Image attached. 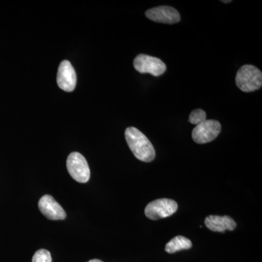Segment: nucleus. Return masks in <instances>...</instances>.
I'll use <instances>...</instances> for the list:
<instances>
[{"instance_id":"f257e3e1","label":"nucleus","mask_w":262,"mask_h":262,"mask_svg":"<svg viewBox=\"0 0 262 262\" xmlns=\"http://www.w3.org/2000/svg\"><path fill=\"white\" fill-rule=\"evenodd\" d=\"M125 139L129 148L138 160L150 163L155 158V150L151 141L142 132L134 127H127Z\"/></svg>"},{"instance_id":"f03ea898","label":"nucleus","mask_w":262,"mask_h":262,"mask_svg":"<svg viewBox=\"0 0 262 262\" xmlns=\"http://www.w3.org/2000/svg\"><path fill=\"white\" fill-rule=\"evenodd\" d=\"M236 84L241 91L249 93L257 91L262 85L261 71L253 65H244L237 71Z\"/></svg>"},{"instance_id":"7ed1b4c3","label":"nucleus","mask_w":262,"mask_h":262,"mask_svg":"<svg viewBox=\"0 0 262 262\" xmlns=\"http://www.w3.org/2000/svg\"><path fill=\"white\" fill-rule=\"evenodd\" d=\"M67 167L69 173L76 182H89L91 177V170L83 155L79 152L71 153L67 158Z\"/></svg>"},{"instance_id":"20e7f679","label":"nucleus","mask_w":262,"mask_h":262,"mask_svg":"<svg viewBox=\"0 0 262 262\" xmlns=\"http://www.w3.org/2000/svg\"><path fill=\"white\" fill-rule=\"evenodd\" d=\"M178 209V204L173 200L162 198L151 202L145 208V215L151 220H158L170 216Z\"/></svg>"},{"instance_id":"39448f33","label":"nucleus","mask_w":262,"mask_h":262,"mask_svg":"<svg viewBox=\"0 0 262 262\" xmlns=\"http://www.w3.org/2000/svg\"><path fill=\"white\" fill-rule=\"evenodd\" d=\"M135 70L141 74H150L155 77L163 75L167 70L166 65L160 58L139 54L134 61Z\"/></svg>"},{"instance_id":"423d86ee","label":"nucleus","mask_w":262,"mask_h":262,"mask_svg":"<svg viewBox=\"0 0 262 262\" xmlns=\"http://www.w3.org/2000/svg\"><path fill=\"white\" fill-rule=\"evenodd\" d=\"M222 126L220 122L214 120H206L196 125L192 130V139L198 144H206L216 139L220 135Z\"/></svg>"},{"instance_id":"0eeeda50","label":"nucleus","mask_w":262,"mask_h":262,"mask_svg":"<svg viewBox=\"0 0 262 262\" xmlns=\"http://www.w3.org/2000/svg\"><path fill=\"white\" fill-rule=\"evenodd\" d=\"M57 84L58 87L67 92H72L77 84V75L72 63L64 60L60 63L57 74Z\"/></svg>"},{"instance_id":"6e6552de","label":"nucleus","mask_w":262,"mask_h":262,"mask_svg":"<svg viewBox=\"0 0 262 262\" xmlns=\"http://www.w3.org/2000/svg\"><path fill=\"white\" fill-rule=\"evenodd\" d=\"M38 207L41 213L48 220H63L67 217V213L63 208L49 194L42 196L38 203Z\"/></svg>"},{"instance_id":"1a4fd4ad","label":"nucleus","mask_w":262,"mask_h":262,"mask_svg":"<svg viewBox=\"0 0 262 262\" xmlns=\"http://www.w3.org/2000/svg\"><path fill=\"white\" fill-rule=\"evenodd\" d=\"M146 16L150 20L162 24L179 23L181 20L178 10L169 6H160L146 12Z\"/></svg>"},{"instance_id":"9d476101","label":"nucleus","mask_w":262,"mask_h":262,"mask_svg":"<svg viewBox=\"0 0 262 262\" xmlns=\"http://www.w3.org/2000/svg\"><path fill=\"white\" fill-rule=\"evenodd\" d=\"M205 224L210 230L215 232H225L226 230L232 231L237 227V224L233 219L228 215H208L205 220Z\"/></svg>"},{"instance_id":"9b49d317","label":"nucleus","mask_w":262,"mask_h":262,"mask_svg":"<svg viewBox=\"0 0 262 262\" xmlns=\"http://www.w3.org/2000/svg\"><path fill=\"white\" fill-rule=\"evenodd\" d=\"M192 246L190 239L183 236H177L166 244L165 251L169 253H174L182 250L189 249Z\"/></svg>"},{"instance_id":"f8f14e48","label":"nucleus","mask_w":262,"mask_h":262,"mask_svg":"<svg viewBox=\"0 0 262 262\" xmlns=\"http://www.w3.org/2000/svg\"><path fill=\"white\" fill-rule=\"evenodd\" d=\"M206 120V113L201 108L194 110L189 115V121L193 125H198Z\"/></svg>"},{"instance_id":"ddd939ff","label":"nucleus","mask_w":262,"mask_h":262,"mask_svg":"<svg viewBox=\"0 0 262 262\" xmlns=\"http://www.w3.org/2000/svg\"><path fill=\"white\" fill-rule=\"evenodd\" d=\"M32 262H52L51 253L46 249H40L34 253Z\"/></svg>"},{"instance_id":"4468645a","label":"nucleus","mask_w":262,"mask_h":262,"mask_svg":"<svg viewBox=\"0 0 262 262\" xmlns=\"http://www.w3.org/2000/svg\"><path fill=\"white\" fill-rule=\"evenodd\" d=\"M88 262H103V261H101V260H98V259H92V260H91V261H89Z\"/></svg>"},{"instance_id":"2eb2a0df","label":"nucleus","mask_w":262,"mask_h":262,"mask_svg":"<svg viewBox=\"0 0 262 262\" xmlns=\"http://www.w3.org/2000/svg\"><path fill=\"white\" fill-rule=\"evenodd\" d=\"M222 3H231V0H228V1H222Z\"/></svg>"}]
</instances>
